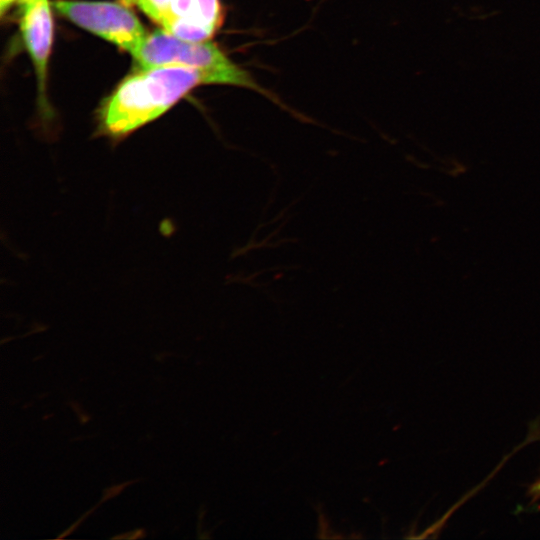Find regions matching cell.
I'll return each instance as SVG.
<instances>
[{
	"label": "cell",
	"instance_id": "6da1fadb",
	"mask_svg": "<svg viewBox=\"0 0 540 540\" xmlns=\"http://www.w3.org/2000/svg\"><path fill=\"white\" fill-rule=\"evenodd\" d=\"M213 84L204 71L178 65L141 67L124 79L98 112V133L120 141L154 121L190 90Z\"/></svg>",
	"mask_w": 540,
	"mask_h": 540
},
{
	"label": "cell",
	"instance_id": "5b68a950",
	"mask_svg": "<svg viewBox=\"0 0 540 540\" xmlns=\"http://www.w3.org/2000/svg\"><path fill=\"white\" fill-rule=\"evenodd\" d=\"M20 28L32 59L41 95L45 94L47 65L53 39V18L48 0H28L22 5Z\"/></svg>",
	"mask_w": 540,
	"mask_h": 540
},
{
	"label": "cell",
	"instance_id": "7a4b0ae2",
	"mask_svg": "<svg viewBox=\"0 0 540 540\" xmlns=\"http://www.w3.org/2000/svg\"><path fill=\"white\" fill-rule=\"evenodd\" d=\"M132 56L141 67L178 65L202 70L211 77L213 84L252 90L291 111L279 97L260 85L249 71L236 64L210 40L189 41L161 29L148 34Z\"/></svg>",
	"mask_w": 540,
	"mask_h": 540
},
{
	"label": "cell",
	"instance_id": "52a82bcc",
	"mask_svg": "<svg viewBox=\"0 0 540 540\" xmlns=\"http://www.w3.org/2000/svg\"><path fill=\"white\" fill-rule=\"evenodd\" d=\"M535 492L536 493L540 492V481L535 485Z\"/></svg>",
	"mask_w": 540,
	"mask_h": 540
},
{
	"label": "cell",
	"instance_id": "8992f818",
	"mask_svg": "<svg viewBox=\"0 0 540 540\" xmlns=\"http://www.w3.org/2000/svg\"><path fill=\"white\" fill-rule=\"evenodd\" d=\"M19 0H0V15L3 16L10 7Z\"/></svg>",
	"mask_w": 540,
	"mask_h": 540
},
{
	"label": "cell",
	"instance_id": "ba28073f",
	"mask_svg": "<svg viewBox=\"0 0 540 540\" xmlns=\"http://www.w3.org/2000/svg\"><path fill=\"white\" fill-rule=\"evenodd\" d=\"M26 1H28V0H19V3L22 5V4L25 3Z\"/></svg>",
	"mask_w": 540,
	"mask_h": 540
},
{
	"label": "cell",
	"instance_id": "3957f363",
	"mask_svg": "<svg viewBox=\"0 0 540 540\" xmlns=\"http://www.w3.org/2000/svg\"><path fill=\"white\" fill-rule=\"evenodd\" d=\"M53 7L74 24L131 55L148 35L133 11L121 3L59 0L53 2Z\"/></svg>",
	"mask_w": 540,
	"mask_h": 540
},
{
	"label": "cell",
	"instance_id": "277c9868",
	"mask_svg": "<svg viewBox=\"0 0 540 540\" xmlns=\"http://www.w3.org/2000/svg\"><path fill=\"white\" fill-rule=\"evenodd\" d=\"M164 31L189 41H207L221 28L220 0H126Z\"/></svg>",
	"mask_w": 540,
	"mask_h": 540
}]
</instances>
